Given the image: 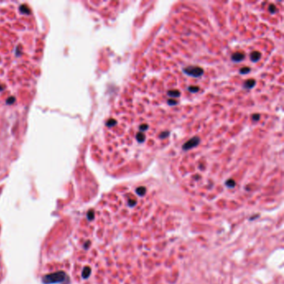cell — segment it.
<instances>
[{
    "label": "cell",
    "instance_id": "cell-1",
    "mask_svg": "<svg viewBox=\"0 0 284 284\" xmlns=\"http://www.w3.org/2000/svg\"><path fill=\"white\" fill-rule=\"evenodd\" d=\"M136 192L139 196H143L146 193V188L144 187H140L138 188H137Z\"/></svg>",
    "mask_w": 284,
    "mask_h": 284
},
{
    "label": "cell",
    "instance_id": "cell-4",
    "mask_svg": "<svg viewBox=\"0 0 284 284\" xmlns=\"http://www.w3.org/2000/svg\"><path fill=\"white\" fill-rule=\"evenodd\" d=\"M135 204H136V200H129L128 201V205L131 206V207H133Z\"/></svg>",
    "mask_w": 284,
    "mask_h": 284
},
{
    "label": "cell",
    "instance_id": "cell-3",
    "mask_svg": "<svg viewBox=\"0 0 284 284\" xmlns=\"http://www.w3.org/2000/svg\"><path fill=\"white\" fill-rule=\"evenodd\" d=\"M14 101H15V98H13V97H10V98L8 99V101H7V103L9 104H12L13 103H14Z\"/></svg>",
    "mask_w": 284,
    "mask_h": 284
},
{
    "label": "cell",
    "instance_id": "cell-2",
    "mask_svg": "<svg viewBox=\"0 0 284 284\" xmlns=\"http://www.w3.org/2000/svg\"><path fill=\"white\" fill-rule=\"evenodd\" d=\"M20 11L24 13H29V9H28L26 6H22L20 8Z\"/></svg>",
    "mask_w": 284,
    "mask_h": 284
}]
</instances>
